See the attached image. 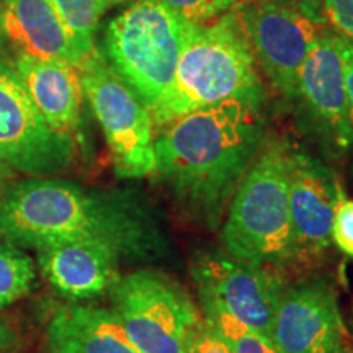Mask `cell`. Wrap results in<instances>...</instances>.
Returning <instances> with one entry per match:
<instances>
[{
  "label": "cell",
  "instance_id": "6da1fadb",
  "mask_svg": "<svg viewBox=\"0 0 353 353\" xmlns=\"http://www.w3.org/2000/svg\"><path fill=\"white\" fill-rule=\"evenodd\" d=\"M0 236L37 250L99 242L134 260L161 259L170 249L161 219L144 198L52 176H32L7 190Z\"/></svg>",
  "mask_w": 353,
  "mask_h": 353
},
{
  "label": "cell",
  "instance_id": "7a4b0ae2",
  "mask_svg": "<svg viewBox=\"0 0 353 353\" xmlns=\"http://www.w3.org/2000/svg\"><path fill=\"white\" fill-rule=\"evenodd\" d=\"M265 139L259 105L229 100L195 110L159 130L156 174L187 218L218 229Z\"/></svg>",
  "mask_w": 353,
  "mask_h": 353
},
{
  "label": "cell",
  "instance_id": "3957f363",
  "mask_svg": "<svg viewBox=\"0 0 353 353\" xmlns=\"http://www.w3.org/2000/svg\"><path fill=\"white\" fill-rule=\"evenodd\" d=\"M229 100L259 107L267 101L237 8L210 23L188 25L174 82L149 113L161 130L183 114Z\"/></svg>",
  "mask_w": 353,
  "mask_h": 353
},
{
  "label": "cell",
  "instance_id": "277c9868",
  "mask_svg": "<svg viewBox=\"0 0 353 353\" xmlns=\"http://www.w3.org/2000/svg\"><path fill=\"white\" fill-rule=\"evenodd\" d=\"M290 143L268 138L229 201L223 249L244 262L290 270Z\"/></svg>",
  "mask_w": 353,
  "mask_h": 353
},
{
  "label": "cell",
  "instance_id": "5b68a950",
  "mask_svg": "<svg viewBox=\"0 0 353 353\" xmlns=\"http://www.w3.org/2000/svg\"><path fill=\"white\" fill-rule=\"evenodd\" d=\"M188 25L161 0H136L105 28L101 54L148 110L174 82Z\"/></svg>",
  "mask_w": 353,
  "mask_h": 353
},
{
  "label": "cell",
  "instance_id": "8992f818",
  "mask_svg": "<svg viewBox=\"0 0 353 353\" xmlns=\"http://www.w3.org/2000/svg\"><path fill=\"white\" fill-rule=\"evenodd\" d=\"M112 312L139 353H188L201 317L174 278L138 270L112 288Z\"/></svg>",
  "mask_w": 353,
  "mask_h": 353
},
{
  "label": "cell",
  "instance_id": "52a82bcc",
  "mask_svg": "<svg viewBox=\"0 0 353 353\" xmlns=\"http://www.w3.org/2000/svg\"><path fill=\"white\" fill-rule=\"evenodd\" d=\"M79 70L83 95L100 123L117 174L123 179L156 174V128L148 107L114 72L99 46Z\"/></svg>",
  "mask_w": 353,
  "mask_h": 353
},
{
  "label": "cell",
  "instance_id": "ba28073f",
  "mask_svg": "<svg viewBox=\"0 0 353 353\" xmlns=\"http://www.w3.org/2000/svg\"><path fill=\"white\" fill-rule=\"evenodd\" d=\"M192 278L203 312H224L270 341L286 285L283 273L244 262L224 249H208L193 257Z\"/></svg>",
  "mask_w": 353,
  "mask_h": 353
},
{
  "label": "cell",
  "instance_id": "9c48e42d",
  "mask_svg": "<svg viewBox=\"0 0 353 353\" xmlns=\"http://www.w3.org/2000/svg\"><path fill=\"white\" fill-rule=\"evenodd\" d=\"M237 13L260 74L273 90L293 101L299 72L327 25L307 8L263 6L254 0H242Z\"/></svg>",
  "mask_w": 353,
  "mask_h": 353
},
{
  "label": "cell",
  "instance_id": "30bf717a",
  "mask_svg": "<svg viewBox=\"0 0 353 353\" xmlns=\"http://www.w3.org/2000/svg\"><path fill=\"white\" fill-rule=\"evenodd\" d=\"M299 128L327 159H343L353 149V128L343 82L339 34L324 30L298 79Z\"/></svg>",
  "mask_w": 353,
  "mask_h": 353
},
{
  "label": "cell",
  "instance_id": "8fae6325",
  "mask_svg": "<svg viewBox=\"0 0 353 353\" xmlns=\"http://www.w3.org/2000/svg\"><path fill=\"white\" fill-rule=\"evenodd\" d=\"M290 270H314L332 244L335 211L345 198L341 176L311 152L290 145Z\"/></svg>",
  "mask_w": 353,
  "mask_h": 353
},
{
  "label": "cell",
  "instance_id": "7c38bea8",
  "mask_svg": "<svg viewBox=\"0 0 353 353\" xmlns=\"http://www.w3.org/2000/svg\"><path fill=\"white\" fill-rule=\"evenodd\" d=\"M72 159V136L44 121L15 68L0 63V167L48 176L68 169Z\"/></svg>",
  "mask_w": 353,
  "mask_h": 353
},
{
  "label": "cell",
  "instance_id": "4fadbf2b",
  "mask_svg": "<svg viewBox=\"0 0 353 353\" xmlns=\"http://www.w3.org/2000/svg\"><path fill=\"white\" fill-rule=\"evenodd\" d=\"M270 341L278 353H335L345 345L348 332L334 286L321 276L286 283Z\"/></svg>",
  "mask_w": 353,
  "mask_h": 353
},
{
  "label": "cell",
  "instance_id": "5bb4252c",
  "mask_svg": "<svg viewBox=\"0 0 353 353\" xmlns=\"http://www.w3.org/2000/svg\"><path fill=\"white\" fill-rule=\"evenodd\" d=\"M120 259L117 250L99 242H72L38 250L43 276L69 299H90L112 290L120 280Z\"/></svg>",
  "mask_w": 353,
  "mask_h": 353
},
{
  "label": "cell",
  "instance_id": "9a60e30c",
  "mask_svg": "<svg viewBox=\"0 0 353 353\" xmlns=\"http://www.w3.org/2000/svg\"><path fill=\"white\" fill-rule=\"evenodd\" d=\"M2 28L3 39L19 56L61 61L77 69L85 63L50 0H3Z\"/></svg>",
  "mask_w": 353,
  "mask_h": 353
},
{
  "label": "cell",
  "instance_id": "2e32d148",
  "mask_svg": "<svg viewBox=\"0 0 353 353\" xmlns=\"http://www.w3.org/2000/svg\"><path fill=\"white\" fill-rule=\"evenodd\" d=\"M30 99L54 131L72 136L81 123V70L61 61L20 54L13 63Z\"/></svg>",
  "mask_w": 353,
  "mask_h": 353
},
{
  "label": "cell",
  "instance_id": "e0dca14e",
  "mask_svg": "<svg viewBox=\"0 0 353 353\" xmlns=\"http://www.w3.org/2000/svg\"><path fill=\"white\" fill-rule=\"evenodd\" d=\"M46 339L51 353H139L112 311L83 304L57 309Z\"/></svg>",
  "mask_w": 353,
  "mask_h": 353
},
{
  "label": "cell",
  "instance_id": "ac0fdd59",
  "mask_svg": "<svg viewBox=\"0 0 353 353\" xmlns=\"http://www.w3.org/2000/svg\"><path fill=\"white\" fill-rule=\"evenodd\" d=\"M54 10L72 38L74 46L85 57L95 51V33L99 28L100 10L99 0H50Z\"/></svg>",
  "mask_w": 353,
  "mask_h": 353
},
{
  "label": "cell",
  "instance_id": "d6986e66",
  "mask_svg": "<svg viewBox=\"0 0 353 353\" xmlns=\"http://www.w3.org/2000/svg\"><path fill=\"white\" fill-rule=\"evenodd\" d=\"M34 280L33 260L10 242H0V311L28 294Z\"/></svg>",
  "mask_w": 353,
  "mask_h": 353
},
{
  "label": "cell",
  "instance_id": "ffe728a7",
  "mask_svg": "<svg viewBox=\"0 0 353 353\" xmlns=\"http://www.w3.org/2000/svg\"><path fill=\"white\" fill-rule=\"evenodd\" d=\"M203 319L219 334L231 353H278L267 337L224 312H203Z\"/></svg>",
  "mask_w": 353,
  "mask_h": 353
},
{
  "label": "cell",
  "instance_id": "44dd1931",
  "mask_svg": "<svg viewBox=\"0 0 353 353\" xmlns=\"http://www.w3.org/2000/svg\"><path fill=\"white\" fill-rule=\"evenodd\" d=\"M161 2L188 23L203 25L237 8L242 0H161Z\"/></svg>",
  "mask_w": 353,
  "mask_h": 353
},
{
  "label": "cell",
  "instance_id": "7402d4cb",
  "mask_svg": "<svg viewBox=\"0 0 353 353\" xmlns=\"http://www.w3.org/2000/svg\"><path fill=\"white\" fill-rule=\"evenodd\" d=\"M317 3L330 32L353 43V0H317Z\"/></svg>",
  "mask_w": 353,
  "mask_h": 353
},
{
  "label": "cell",
  "instance_id": "603a6c76",
  "mask_svg": "<svg viewBox=\"0 0 353 353\" xmlns=\"http://www.w3.org/2000/svg\"><path fill=\"white\" fill-rule=\"evenodd\" d=\"M332 242L341 252L353 257V200H343L335 211Z\"/></svg>",
  "mask_w": 353,
  "mask_h": 353
},
{
  "label": "cell",
  "instance_id": "cb8c5ba5",
  "mask_svg": "<svg viewBox=\"0 0 353 353\" xmlns=\"http://www.w3.org/2000/svg\"><path fill=\"white\" fill-rule=\"evenodd\" d=\"M188 353H231L219 334L201 317L195 334H193L192 345Z\"/></svg>",
  "mask_w": 353,
  "mask_h": 353
},
{
  "label": "cell",
  "instance_id": "d4e9b609",
  "mask_svg": "<svg viewBox=\"0 0 353 353\" xmlns=\"http://www.w3.org/2000/svg\"><path fill=\"white\" fill-rule=\"evenodd\" d=\"M341 56L343 64V82H345L348 114H350V123L353 128V43L343 38H341Z\"/></svg>",
  "mask_w": 353,
  "mask_h": 353
},
{
  "label": "cell",
  "instance_id": "484cf974",
  "mask_svg": "<svg viewBox=\"0 0 353 353\" xmlns=\"http://www.w3.org/2000/svg\"><path fill=\"white\" fill-rule=\"evenodd\" d=\"M19 345V337L12 325L6 321H0V353H13Z\"/></svg>",
  "mask_w": 353,
  "mask_h": 353
},
{
  "label": "cell",
  "instance_id": "4316f807",
  "mask_svg": "<svg viewBox=\"0 0 353 353\" xmlns=\"http://www.w3.org/2000/svg\"><path fill=\"white\" fill-rule=\"evenodd\" d=\"M257 3H263V6H285V7H301L307 8V10L319 12V3L317 0H254Z\"/></svg>",
  "mask_w": 353,
  "mask_h": 353
},
{
  "label": "cell",
  "instance_id": "83f0119b",
  "mask_svg": "<svg viewBox=\"0 0 353 353\" xmlns=\"http://www.w3.org/2000/svg\"><path fill=\"white\" fill-rule=\"evenodd\" d=\"M99 2H100L101 13H105V12H108L110 8L121 6V3H126V2H136V0H99Z\"/></svg>",
  "mask_w": 353,
  "mask_h": 353
},
{
  "label": "cell",
  "instance_id": "f1b7e54d",
  "mask_svg": "<svg viewBox=\"0 0 353 353\" xmlns=\"http://www.w3.org/2000/svg\"><path fill=\"white\" fill-rule=\"evenodd\" d=\"M6 179H3L2 175H0V210H2V205H3V198H6Z\"/></svg>",
  "mask_w": 353,
  "mask_h": 353
},
{
  "label": "cell",
  "instance_id": "f546056e",
  "mask_svg": "<svg viewBox=\"0 0 353 353\" xmlns=\"http://www.w3.org/2000/svg\"><path fill=\"white\" fill-rule=\"evenodd\" d=\"M335 353H353V342L348 341L345 345H342Z\"/></svg>",
  "mask_w": 353,
  "mask_h": 353
},
{
  "label": "cell",
  "instance_id": "4dcf8cb0",
  "mask_svg": "<svg viewBox=\"0 0 353 353\" xmlns=\"http://www.w3.org/2000/svg\"><path fill=\"white\" fill-rule=\"evenodd\" d=\"M2 17H3V0H0V41L3 39V28H2Z\"/></svg>",
  "mask_w": 353,
  "mask_h": 353
},
{
  "label": "cell",
  "instance_id": "1f68e13d",
  "mask_svg": "<svg viewBox=\"0 0 353 353\" xmlns=\"http://www.w3.org/2000/svg\"><path fill=\"white\" fill-rule=\"evenodd\" d=\"M352 332H353V312H352Z\"/></svg>",
  "mask_w": 353,
  "mask_h": 353
}]
</instances>
